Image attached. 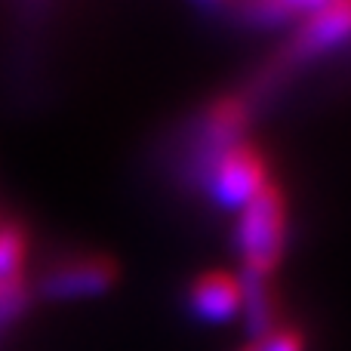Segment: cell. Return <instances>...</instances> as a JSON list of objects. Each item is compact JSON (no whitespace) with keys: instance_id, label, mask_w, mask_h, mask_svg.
<instances>
[{"instance_id":"1","label":"cell","mask_w":351,"mask_h":351,"mask_svg":"<svg viewBox=\"0 0 351 351\" xmlns=\"http://www.w3.org/2000/svg\"><path fill=\"white\" fill-rule=\"evenodd\" d=\"M243 274H268L278 268L287 250V197L274 182H268L253 200L241 210L234 231Z\"/></svg>"},{"instance_id":"2","label":"cell","mask_w":351,"mask_h":351,"mask_svg":"<svg viewBox=\"0 0 351 351\" xmlns=\"http://www.w3.org/2000/svg\"><path fill=\"white\" fill-rule=\"evenodd\" d=\"M268 182L271 179H268L265 158L250 142L231 145L200 173V185L222 210H243Z\"/></svg>"},{"instance_id":"3","label":"cell","mask_w":351,"mask_h":351,"mask_svg":"<svg viewBox=\"0 0 351 351\" xmlns=\"http://www.w3.org/2000/svg\"><path fill=\"white\" fill-rule=\"evenodd\" d=\"M351 40V0L333 3V0H317V6L290 31V40L284 47V65H305L333 49L346 47Z\"/></svg>"},{"instance_id":"4","label":"cell","mask_w":351,"mask_h":351,"mask_svg":"<svg viewBox=\"0 0 351 351\" xmlns=\"http://www.w3.org/2000/svg\"><path fill=\"white\" fill-rule=\"evenodd\" d=\"M247 123L250 102L243 96H222L206 105L197 121V139H194V167H197V173H204L231 145L243 142Z\"/></svg>"},{"instance_id":"5","label":"cell","mask_w":351,"mask_h":351,"mask_svg":"<svg viewBox=\"0 0 351 351\" xmlns=\"http://www.w3.org/2000/svg\"><path fill=\"white\" fill-rule=\"evenodd\" d=\"M117 265L108 256H74L56 265L43 278V296L49 299H80V296H102L114 287Z\"/></svg>"},{"instance_id":"6","label":"cell","mask_w":351,"mask_h":351,"mask_svg":"<svg viewBox=\"0 0 351 351\" xmlns=\"http://www.w3.org/2000/svg\"><path fill=\"white\" fill-rule=\"evenodd\" d=\"M315 6L317 0H259V3H213L204 10L250 31H293Z\"/></svg>"},{"instance_id":"7","label":"cell","mask_w":351,"mask_h":351,"mask_svg":"<svg viewBox=\"0 0 351 351\" xmlns=\"http://www.w3.org/2000/svg\"><path fill=\"white\" fill-rule=\"evenodd\" d=\"M188 308L197 321L228 324L241 315V280L225 271H206L194 278L188 290Z\"/></svg>"},{"instance_id":"8","label":"cell","mask_w":351,"mask_h":351,"mask_svg":"<svg viewBox=\"0 0 351 351\" xmlns=\"http://www.w3.org/2000/svg\"><path fill=\"white\" fill-rule=\"evenodd\" d=\"M241 315L247 321L253 342L265 339L278 330V315H274V299L268 290V278L259 274H243L241 278Z\"/></svg>"},{"instance_id":"9","label":"cell","mask_w":351,"mask_h":351,"mask_svg":"<svg viewBox=\"0 0 351 351\" xmlns=\"http://www.w3.org/2000/svg\"><path fill=\"white\" fill-rule=\"evenodd\" d=\"M25 253L28 237L19 222H0V278L25 274Z\"/></svg>"},{"instance_id":"10","label":"cell","mask_w":351,"mask_h":351,"mask_svg":"<svg viewBox=\"0 0 351 351\" xmlns=\"http://www.w3.org/2000/svg\"><path fill=\"white\" fill-rule=\"evenodd\" d=\"M28 284H25V274H12V278H0V327L19 321L22 311L28 308Z\"/></svg>"},{"instance_id":"11","label":"cell","mask_w":351,"mask_h":351,"mask_svg":"<svg viewBox=\"0 0 351 351\" xmlns=\"http://www.w3.org/2000/svg\"><path fill=\"white\" fill-rule=\"evenodd\" d=\"M253 351H305V339L296 330L278 327L274 333H268L265 339L253 342Z\"/></svg>"},{"instance_id":"12","label":"cell","mask_w":351,"mask_h":351,"mask_svg":"<svg viewBox=\"0 0 351 351\" xmlns=\"http://www.w3.org/2000/svg\"><path fill=\"white\" fill-rule=\"evenodd\" d=\"M241 351H253V346H247V348H241Z\"/></svg>"}]
</instances>
